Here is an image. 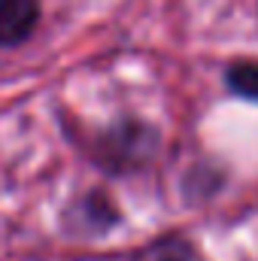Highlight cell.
Segmentation results:
<instances>
[{
    "mask_svg": "<svg viewBox=\"0 0 258 261\" xmlns=\"http://www.w3.org/2000/svg\"><path fill=\"white\" fill-rule=\"evenodd\" d=\"M155 134L140 125H128V128H113L110 134H104L100 140V155L110 167H125V164H137L152 152Z\"/></svg>",
    "mask_w": 258,
    "mask_h": 261,
    "instance_id": "cell-1",
    "label": "cell"
},
{
    "mask_svg": "<svg viewBox=\"0 0 258 261\" xmlns=\"http://www.w3.org/2000/svg\"><path fill=\"white\" fill-rule=\"evenodd\" d=\"M40 0H0V46H15L34 34Z\"/></svg>",
    "mask_w": 258,
    "mask_h": 261,
    "instance_id": "cell-2",
    "label": "cell"
},
{
    "mask_svg": "<svg viewBox=\"0 0 258 261\" xmlns=\"http://www.w3.org/2000/svg\"><path fill=\"white\" fill-rule=\"evenodd\" d=\"M228 85H231L237 94L258 100V64H252V61L234 64L228 70Z\"/></svg>",
    "mask_w": 258,
    "mask_h": 261,
    "instance_id": "cell-3",
    "label": "cell"
},
{
    "mask_svg": "<svg viewBox=\"0 0 258 261\" xmlns=\"http://www.w3.org/2000/svg\"><path fill=\"white\" fill-rule=\"evenodd\" d=\"M143 261H200V255L194 252V246L183 243V240H164V243L152 246Z\"/></svg>",
    "mask_w": 258,
    "mask_h": 261,
    "instance_id": "cell-4",
    "label": "cell"
}]
</instances>
